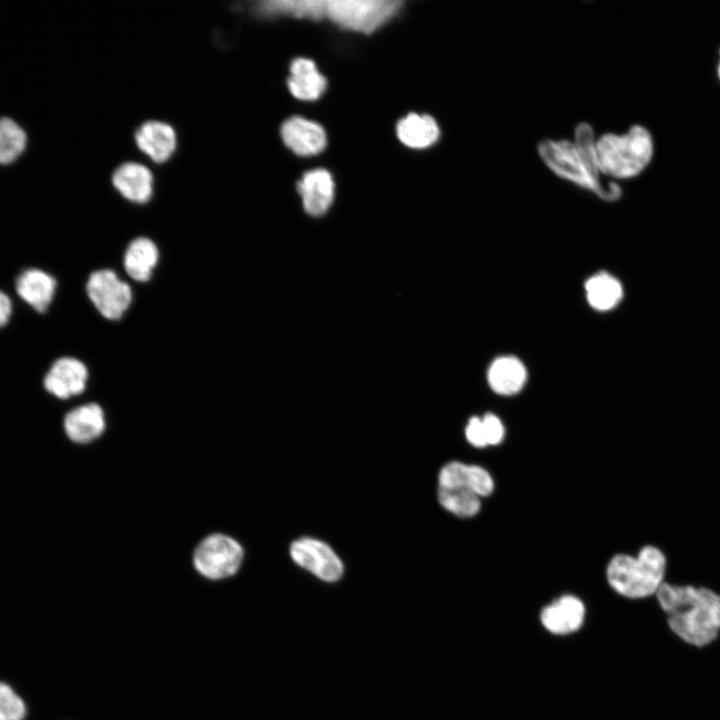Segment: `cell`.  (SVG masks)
Masks as SVG:
<instances>
[{
	"mask_svg": "<svg viewBox=\"0 0 720 720\" xmlns=\"http://www.w3.org/2000/svg\"><path fill=\"white\" fill-rule=\"evenodd\" d=\"M671 631L693 646H705L720 633V594L706 587L664 582L655 594Z\"/></svg>",
	"mask_w": 720,
	"mask_h": 720,
	"instance_id": "6da1fadb",
	"label": "cell"
},
{
	"mask_svg": "<svg viewBox=\"0 0 720 720\" xmlns=\"http://www.w3.org/2000/svg\"><path fill=\"white\" fill-rule=\"evenodd\" d=\"M666 557L653 545L642 547L636 556L619 553L607 566L609 586L620 596L643 599L655 595L664 583Z\"/></svg>",
	"mask_w": 720,
	"mask_h": 720,
	"instance_id": "7a4b0ae2",
	"label": "cell"
},
{
	"mask_svg": "<svg viewBox=\"0 0 720 720\" xmlns=\"http://www.w3.org/2000/svg\"><path fill=\"white\" fill-rule=\"evenodd\" d=\"M595 148L601 173L619 179L639 175L654 153L652 135L642 125H634L622 135L603 134L595 141Z\"/></svg>",
	"mask_w": 720,
	"mask_h": 720,
	"instance_id": "3957f363",
	"label": "cell"
},
{
	"mask_svg": "<svg viewBox=\"0 0 720 720\" xmlns=\"http://www.w3.org/2000/svg\"><path fill=\"white\" fill-rule=\"evenodd\" d=\"M398 0H327L326 17L342 28L371 33L399 10Z\"/></svg>",
	"mask_w": 720,
	"mask_h": 720,
	"instance_id": "277c9868",
	"label": "cell"
},
{
	"mask_svg": "<svg viewBox=\"0 0 720 720\" xmlns=\"http://www.w3.org/2000/svg\"><path fill=\"white\" fill-rule=\"evenodd\" d=\"M243 555V548L235 539L224 534H212L195 549L193 563L204 577L219 580L239 570Z\"/></svg>",
	"mask_w": 720,
	"mask_h": 720,
	"instance_id": "5b68a950",
	"label": "cell"
},
{
	"mask_svg": "<svg viewBox=\"0 0 720 720\" xmlns=\"http://www.w3.org/2000/svg\"><path fill=\"white\" fill-rule=\"evenodd\" d=\"M86 291L98 312L109 320L120 319L133 298L129 284L111 269L93 272L88 278Z\"/></svg>",
	"mask_w": 720,
	"mask_h": 720,
	"instance_id": "8992f818",
	"label": "cell"
},
{
	"mask_svg": "<svg viewBox=\"0 0 720 720\" xmlns=\"http://www.w3.org/2000/svg\"><path fill=\"white\" fill-rule=\"evenodd\" d=\"M537 149L542 161L554 174L596 194V187L573 142L545 139L539 142Z\"/></svg>",
	"mask_w": 720,
	"mask_h": 720,
	"instance_id": "52a82bcc",
	"label": "cell"
},
{
	"mask_svg": "<svg viewBox=\"0 0 720 720\" xmlns=\"http://www.w3.org/2000/svg\"><path fill=\"white\" fill-rule=\"evenodd\" d=\"M290 556L297 565L325 582H335L343 574L341 559L321 540L309 537L295 540L290 546Z\"/></svg>",
	"mask_w": 720,
	"mask_h": 720,
	"instance_id": "ba28073f",
	"label": "cell"
},
{
	"mask_svg": "<svg viewBox=\"0 0 720 720\" xmlns=\"http://www.w3.org/2000/svg\"><path fill=\"white\" fill-rule=\"evenodd\" d=\"M586 617L583 601L575 595L564 594L540 612V623L546 631L556 636H566L581 629Z\"/></svg>",
	"mask_w": 720,
	"mask_h": 720,
	"instance_id": "9c48e42d",
	"label": "cell"
},
{
	"mask_svg": "<svg viewBox=\"0 0 720 720\" xmlns=\"http://www.w3.org/2000/svg\"><path fill=\"white\" fill-rule=\"evenodd\" d=\"M88 369L80 360L73 357L57 359L44 378V387L60 399L82 393L87 385Z\"/></svg>",
	"mask_w": 720,
	"mask_h": 720,
	"instance_id": "30bf717a",
	"label": "cell"
},
{
	"mask_svg": "<svg viewBox=\"0 0 720 720\" xmlns=\"http://www.w3.org/2000/svg\"><path fill=\"white\" fill-rule=\"evenodd\" d=\"M439 488H463L480 498L487 497L494 490L491 474L482 466L452 461L445 464L438 476Z\"/></svg>",
	"mask_w": 720,
	"mask_h": 720,
	"instance_id": "8fae6325",
	"label": "cell"
},
{
	"mask_svg": "<svg viewBox=\"0 0 720 720\" xmlns=\"http://www.w3.org/2000/svg\"><path fill=\"white\" fill-rule=\"evenodd\" d=\"M594 131L590 124L579 123L575 128V146L577 147L584 166L596 187V195L605 201H614L621 197L622 189L615 183H605L601 179L595 148Z\"/></svg>",
	"mask_w": 720,
	"mask_h": 720,
	"instance_id": "7c38bea8",
	"label": "cell"
},
{
	"mask_svg": "<svg viewBox=\"0 0 720 720\" xmlns=\"http://www.w3.org/2000/svg\"><path fill=\"white\" fill-rule=\"evenodd\" d=\"M281 136L286 146L301 156L320 153L327 142L320 125L300 117L286 120L281 127Z\"/></svg>",
	"mask_w": 720,
	"mask_h": 720,
	"instance_id": "4fadbf2b",
	"label": "cell"
},
{
	"mask_svg": "<svg viewBox=\"0 0 720 720\" xmlns=\"http://www.w3.org/2000/svg\"><path fill=\"white\" fill-rule=\"evenodd\" d=\"M64 430L68 438L76 443L96 440L105 430V416L96 403L78 406L64 418Z\"/></svg>",
	"mask_w": 720,
	"mask_h": 720,
	"instance_id": "5bb4252c",
	"label": "cell"
},
{
	"mask_svg": "<svg viewBox=\"0 0 720 720\" xmlns=\"http://www.w3.org/2000/svg\"><path fill=\"white\" fill-rule=\"evenodd\" d=\"M297 189L305 211L312 216L324 214L333 201L334 182L330 173L324 169L305 173Z\"/></svg>",
	"mask_w": 720,
	"mask_h": 720,
	"instance_id": "9a60e30c",
	"label": "cell"
},
{
	"mask_svg": "<svg viewBox=\"0 0 720 720\" xmlns=\"http://www.w3.org/2000/svg\"><path fill=\"white\" fill-rule=\"evenodd\" d=\"M135 139L140 150L158 163L168 160L176 148L175 131L161 121L143 123L136 131Z\"/></svg>",
	"mask_w": 720,
	"mask_h": 720,
	"instance_id": "2e32d148",
	"label": "cell"
},
{
	"mask_svg": "<svg viewBox=\"0 0 720 720\" xmlns=\"http://www.w3.org/2000/svg\"><path fill=\"white\" fill-rule=\"evenodd\" d=\"M56 279L35 268L23 271L16 280V291L21 299L37 312H45L56 291Z\"/></svg>",
	"mask_w": 720,
	"mask_h": 720,
	"instance_id": "e0dca14e",
	"label": "cell"
},
{
	"mask_svg": "<svg viewBox=\"0 0 720 720\" xmlns=\"http://www.w3.org/2000/svg\"><path fill=\"white\" fill-rule=\"evenodd\" d=\"M113 184L126 199L136 203H144L152 196V173L139 163L128 162L118 167L113 174Z\"/></svg>",
	"mask_w": 720,
	"mask_h": 720,
	"instance_id": "ac0fdd59",
	"label": "cell"
},
{
	"mask_svg": "<svg viewBox=\"0 0 720 720\" xmlns=\"http://www.w3.org/2000/svg\"><path fill=\"white\" fill-rule=\"evenodd\" d=\"M487 379L495 393L509 396L518 393L525 385L527 371L518 358L502 356L490 365Z\"/></svg>",
	"mask_w": 720,
	"mask_h": 720,
	"instance_id": "d6986e66",
	"label": "cell"
},
{
	"mask_svg": "<svg viewBox=\"0 0 720 720\" xmlns=\"http://www.w3.org/2000/svg\"><path fill=\"white\" fill-rule=\"evenodd\" d=\"M288 87L298 99L312 101L321 96L326 88V79L318 72L312 60L298 58L290 67Z\"/></svg>",
	"mask_w": 720,
	"mask_h": 720,
	"instance_id": "ffe728a7",
	"label": "cell"
},
{
	"mask_svg": "<svg viewBox=\"0 0 720 720\" xmlns=\"http://www.w3.org/2000/svg\"><path fill=\"white\" fill-rule=\"evenodd\" d=\"M159 251L156 244L145 237L130 242L125 254L123 265L126 273L139 282L148 281L158 263Z\"/></svg>",
	"mask_w": 720,
	"mask_h": 720,
	"instance_id": "44dd1931",
	"label": "cell"
},
{
	"mask_svg": "<svg viewBox=\"0 0 720 720\" xmlns=\"http://www.w3.org/2000/svg\"><path fill=\"white\" fill-rule=\"evenodd\" d=\"M397 136L411 148H425L435 143L440 135L436 121L429 115L411 113L397 124Z\"/></svg>",
	"mask_w": 720,
	"mask_h": 720,
	"instance_id": "7402d4cb",
	"label": "cell"
},
{
	"mask_svg": "<svg viewBox=\"0 0 720 720\" xmlns=\"http://www.w3.org/2000/svg\"><path fill=\"white\" fill-rule=\"evenodd\" d=\"M585 291L590 306L599 311L614 308L623 297L621 283L605 272L590 277L585 283Z\"/></svg>",
	"mask_w": 720,
	"mask_h": 720,
	"instance_id": "603a6c76",
	"label": "cell"
},
{
	"mask_svg": "<svg viewBox=\"0 0 720 720\" xmlns=\"http://www.w3.org/2000/svg\"><path fill=\"white\" fill-rule=\"evenodd\" d=\"M504 436V424L492 413H486L482 417L472 416L465 427L466 440L476 448L498 445Z\"/></svg>",
	"mask_w": 720,
	"mask_h": 720,
	"instance_id": "cb8c5ba5",
	"label": "cell"
},
{
	"mask_svg": "<svg viewBox=\"0 0 720 720\" xmlns=\"http://www.w3.org/2000/svg\"><path fill=\"white\" fill-rule=\"evenodd\" d=\"M327 0H277L262 2L263 14H282L296 18L320 20L326 17Z\"/></svg>",
	"mask_w": 720,
	"mask_h": 720,
	"instance_id": "d4e9b609",
	"label": "cell"
},
{
	"mask_svg": "<svg viewBox=\"0 0 720 720\" xmlns=\"http://www.w3.org/2000/svg\"><path fill=\"white\" fill-rule=\"evenodd\" d=\"M437 497L445 510L458 517H473L481 509V498L467 489L438 487Z\"/></svg>",
	"mask_w": 720,
	"mask_h": 720,
	"instance_id": "484cf974",
	"label": "cell"
},
{
	"mask_svg": "<svg viewBox=\"0 0 720 720\" xmlns=\"http://www.w3.org/2000/svg\"><path fill=\"white\" fill-rule=\"evenodd\" d=\"M24 130L12 119H0V164L7 165L15 161L26 146Z\"/></svg>",
	"mask_w": 720,
	"mask_h": 720,
	"instance_id": "4316f807",
	"label": "cell"
},
{
	"mask_svg": "<svg viewBox=\"0 0 720 720\" xmlns=\"http://www.w3.org/2000/svg\"><path fill=\"white\" fill-rule=\"evenodd\" d=\"M25 714L23 700L9 685L0 682V720H23Z\"/></svg>",
	"mask_w": 720,
	"mask_h": 720,
	"instance_id": "83f0119b",
	"label": "cell"
},
{
	"mask_svg": "<svg viewBox=\"0 0 720 720\" xmlns=\"http://www.w3.org/2000/svg\"><path fill=\"white\" fill-rule=\"evenodd\" d=\"M12 313V303L8 295L0 291V328L7 324Z\"/></svg>",
	"mask_w": 720,
	"mask_h": 720,
	"instance_id": "f1b7e54d",
	"label": "cell"
},
{
	"mask_svg": "<svg viewBox=\"0 0 720 720\" xmlns=\"http://www.w3.org/2000/svg\"><path fill=\"white\" fill-rule=\"evenodd\" d=\"M717 73H718V77H719V79H720V61H719V64H718Z\"/></svg>",
	"mask_w": 720,
	"mask_h": 720,
	"instance_id": "f546056e",
	"label": "cell"
}]
</instances>
